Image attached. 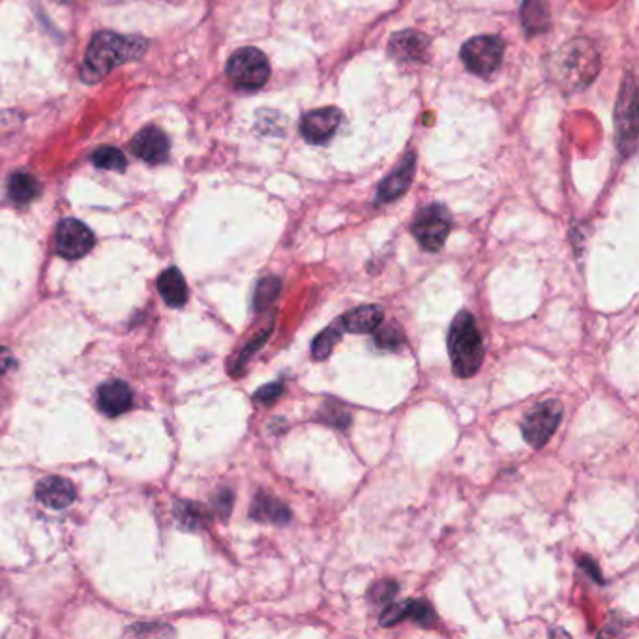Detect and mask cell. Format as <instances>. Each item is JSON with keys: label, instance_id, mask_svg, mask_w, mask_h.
<instances>
[{"label": "cell", "instance_id": "1", "mask_svg": "<svg viewBox=\"0 0 639 639\" xmlns=\"http://www.w3.org/2000/svg\"><path fill=\"white\" fill-rule=\"evenodd\" d=\"M146 42L135 36H118L115 33H98L88 44L81 75L86 83H96L116 66L137 60L145 55Z\"/></svg>", "mask_w": 639, "mask_h": 639}, {"label": "cell", "instance_id": "2", "mask_svg": "<svg viewBox=\"0 0 639 639\" xmlns=\"http://www.w3.org/2000/svg\"><path fill=\"white\" fill-rule=\"evenodd\" d=\"M448 354L452 370L460 379L473 377L484 360V342L474 317L469 312H460L454 317L448 330Z\"/></svg>", "mask_w": 639, "mask_h": 639}, {"label": "cell", "instance_id": "3", "mask_svg": "<svg viewBox=\"0 0 639 639\" xmlns=\"http://www.w3.org/2000/svg\"><path fill=\"white\" fill-rule=\"evenodd\" d=\"M554 68L564 88H585L598 74L600 58L591 44L575 40L561 47L555 55Z\"/></svg>", "mask_w": 639, "mask_h": 639}, {"label": "cell", "instance_id": "4", "mask_svg": "<svg viewBox=\"0 0 639 639\" xmlns=\"http://www.w3.org/2000/svg\"><path fill=\"white\" fill-rule=\"evenodd\" d=\"M227 75L242 90H259L270 77L268 58L255 47H242L229 58Z\"/></svg>", "mask_w": 639, "mask_h": 639}, {"label": "cell", "instance_id": "5", "mask_svg": "<svg viewBox=\"0 0 639 639\" xmlns=\"http://www.w3.org/2000/svg\"><path fill=\"white\" fill-rule=\"evenodd\" d=\"M452 216L443 205L424 206L413 220L411 231L425 252H439L450 235Z\"/></svg>", "mask_w": 639, "mask_h": 639}, {"label": "cell", "instance_id": "6", "mask_svg": "<svg viewBox=\"0 0 639 639\" xmlns=\"http://www.w3.org/2000/svg\"><path fill=\"white\" fill-rule=\"evenodd\" d=\"M564 409L557 400H544L534 405L522 422V434L529 446L542 448L559 428Z\"/></svg>", "mask_w": 639, "mask_h": 639}, {"label": "cell", "instance_id": "7", "mask_svg": "<svg viewBox=\"0 0 639 639\" xmlns=\"http://www.w3.org/2000/svg\"><path fill=\"white\" fill-rule=\"evenodd\" d=\"M504 44L497 36H476L462 47V60L469 72L476 75H492L503 63Z\"/></svg>", "mask_w": 639, "mask_h": 639}, {"label": "cell", "instance_id": "8", "mask_svg": "<svg viewBox=\"0 0 639 639\" xmlns=\"http://www.w3.org/2000/svg\"><path fill=\"white\" fill-rule=\"evenodd\" d=\"M95 246V235L83 222L63 220L56 231V252L65 259H81Z\"/></svg>", "mask_w": 639, "mask_h": 639}, {"label": "cell", "instance_id": "9", "mask_svg": "<svg viewBox=\"0 0 639 639\" xmlns=\"http://www.w3.org/2000/svg\"><path fill=\"white\" fill-rule=\"evenodd\" d=\"M617 141L623 155L630 156L635 148V95L632 75L623 81V90L617 105Z\"/></svg>", "mask_w": 639, "mask_h": 639}, {"label": "cell", "instance_id": "10", "mask_svg": "<svg viewBox=\"0 0 639 639\" xmlns=\"http://www.w3.org/2000/svg\"><path fill=\"white\" fill-rule=\"evenodd\" d=\"M342 125V113L336 107H324L304 115L300 132L308 143L324 145L338 132Z\"/></svg>", "mask_w": 639, "mask_h": 639}, {"label": "cell", "instance_id": "11", "mask_svg": "<svg viewBox=\"0 0 639 639\" xmlns=\"http://www.w3.org/2000/svg\"><path fill=\"white\" fill-rule=\"evenodd\" d=\"M132 152L146 164H164L169 156V139L160 128L146 126L134 137Z\"/></svg>", "mask_w": 639, "mask_h": 639}, {"label": "cell", "instance_id": "12", "mask_svg": "<svg viewBox=\"0 0 639 639\" xmlns=\"http://www.w3.org/2000/svg\"><path fill=\"white\" fill-rule=\"evenodd\" d=\"M75 488L68 478L47 476L38 482L36 497L38 501L53 510H63L75 501Z\"/></svg>", "mask_w": 639, "mask_h": 639}, {"label": "cell", "instance_id": "13", "mask_svg": "<svg viewBox=\"0 0 639 639\" xmlns=\"http://www.w3.org/2000/svg\"><path fill=\"white\" fill-rule=\"evenodd\" d=\"M428 49V38L420 35L418 30H404L394 35L388 45L390 55L400 63H420Z\"/></svg>", "mask_w": 639, "mask_h": 639}, {"label": "cell", "instance_id": "14", "mask_svg": "<svg viewBox=\"0 0 639 639\" xmlns=\"http://www.w3.org/2000/svg\"><path fill=\"white\" fill-rule=\"evenodd\" d=\"M414 162H416V156L411 152V155H407L404 162L398 165V169L381 182L377 192V203H390L407 192L414 175Z\"/></svg>", "mask_w": 639, "mask_h": 639}, {"label": "cell", "instance_id": "15", "mask_svg": "<svg viewBox=\"0 0 639 639\" xmlns=\"http://www.w3.org/2000/svg\"><path fill=\"white\" fill-rule=\"evenodd\" d=\"M100 409L107 416H118L132 409L134 394L125 381H109L98 390Z\"/></svg>", "mask_w": 639, "mask_h": 639}, {"label": "cell", "instance_id": "16", "mask_svg": "<svg viewBox=\"0 0 639 639\" xmlns=\"http://www.w3.org/2000/svg\"><path fill=\"white\" fill-rule=\"evenodd\" d=\"M250 517L255 522L274 524V525H287L291 522V510L282 501L274 499L268 494H257L250 506Z\"/></svg>", "mask_w": 639, "mask_h": 639}, {"label": "cell", "instance_id": "17", "mask_svg": "<svg viewBox=\"0 0 639 639\" xmlns=\"http://www.w3.org/2000/svg\"><path fill=\"white\" fill-rule=\"evenodd\" d=\"M383 319H384L383 308L375 306V304H368V306H358L347 312L342 317V323L345 326V332L370 334L383 323Z\"/></svg>", "mask_w": 639, "mask_h": 639}, {"label": "cell", "instance_id": "18", "mask_svg": "<svg viewBox=\"0 0 639 639\" xmlns=\"http://www.w3.org/2000/svg\"><path fill=\"white\" fill-rule=\"evenodd\" d=\"M158 291L171 308H182L188 300V285L178 268H167L158 280Z\"/></svg>", "mask_w": 639, "mask_h": 639}, {"label": "cell", "instance_id": "19", "mask_svg": "<svg viewBox=\"0 0 639 639\" xmlns=\"http://www.w3.org/2000/svg\"><path fill=\"white\" fill-rule=\"evenodd\" d=\"M345 332V326L342 323V319H336L330 326H326L323 332H319L314 344H312V356L314 360H324L332 354L334 347L342 340Z\"/></svg>", "mask_w": 639, "mask_h": 639}, {"label": "cell", "instance_id": "20", "mask_svg": "<svg viewBox=\"0 0 639 639\" xmlns=\"http://www.w3.org/2000/svg\"><path fill=\"white\" fill-rule=\"evenodd\" d=\"M8 194H10V199H12L14 203L25 205V203H30V201L38 197V194H40V185H38V180H36L33 175H28V173H15V175L10 178Z\"/></svg>", "mask_w": 639, "mask_h": 639}, {"label": "cell", "instance_id": "21", "mask_svg": "<svg viewBox=\"0 0 639 639\" xmlns=\"http://www.w3.org/2000/svg\"><path fill=\"white\" fill-rule=\"evenodd\" d=\"M522 21L529 35H540L550 25V14L544 5V0H524Z\"/></svg>", "mask_w": 639, "mask_h": 639}, {"label": "cell", "instance_id": "22", "mask_svg": "<svg viewBox=\"0 0 639 639\" xmlns=\"http://www.w3.org/2000/svg\"><path fill=\"white\" fill-rule=\"evenodd\" d=\"M282 293V280L276 276H266L259 280L255 293H254V310L263 312L266 310L270 304L276 300Z\"/></svg>", "mask_w": 639, "mask_h": 639}, {"label": "cell", "instance_id": "23", "mask_svg": "<svg viewBox=\"0 0 639 639\" xmlns=\"http://www.w3.org/2000/svg\"><path fill=\"white\" fill-rule=\"evenodd\" d=\"M374 332H375V345L379 349L395 353L405 345V334L395 323L379 324Z\"/></svg>", "mask_w": 639, "mask_h": 639}, {"label": "cell", "instance_id": "24", "mask_svg": "<svg viewBox=\"0 0 639 639\" xmlns=\"http://www.w3.org/2000/svg\"><path fill=\"white\" fill-rule=\"evenodd\" d=\"M93 162L96 164V167L100 169H107V171H116L123 173L126 169V156L125 152H120L115 146H102L95 152Z\"/></svg>", "mask_w": 639, "mask_h": 639}, {"label": "cell", "instance_id": "25", "mask_svg": "<svg viewBox=\"0 0 639 639\" xmlns=\"http://www.w3.org/2000/svg\"><path fill=\"white\" fill-rule=\"evenodd\" d=\"M407 619L422 628H434L437 623L432 604L425 600H407Z\"/></svg>", "mask_w": 639, "mask_h": 639}, {"label": "cell", "instance_id": "26", "mask_svg": "<svg viewBox=\"0 0 639 639\" xmlns=\"http://www.w3.org/2000/svg\"><path fill=\"white\" fill-rule=\"evenodd\" d=\"M315 418L323 424L332 425V428H336V430H347L349 424H351V414L344 407L332 404V402L324 404Z\"/></svg>", "mask_w": 639, "mask_h": 639}, {"label": "cell", "instance_id": "27", "mask_svg": "<svg viewBox=\"0 0 639 639\" xmlns=\"http://www.w3.org/2000/svg\"><path fill=\"white\" fill-rule=\"evenodd\" d=\"M176 517L186 529H199L203 525V522L206 520V514L203 512L201 506H197L194 503H185V504H178Z\"/></svg>", "mask_w": 639, "mask_h": 639}, {"label": "cell", "instance_id": "28", "mask_svg": "<svg viewBox=\"0 0 639 639\" xmlns=\"http://www.w3.org/2000/svg\"><path fill=\"white\" fill-rule=\"evenodd\" d=\"M270 334H272V326H268L266 330H263V332L259 334V336H255L254 340H250V344H248L245 349H242V353L238 354V360H236V364H235V370H236V372H240L242 368L246 366V362L266 344Z\"/></svg>", "mask_w": 639, "mask_h": 639}, {"label": "cell", "instance_id": "29", "mask_svg": "<svg viewBox=\"0 0 639 639\" xmlns=\"http://www.w3.org/2000/svg\"><path fill=\"white\" fill-rule=\"evenodd\" d=\"M400 591V585L395 584V582H390V580H383V582H377L370 591H368V598L374 602V604H388L395 594H398Z\"/></svg>", "mask_w": 639, "mask_h": 639}, {"label": "cell", "instance_id": "30", "mask_svg": "<svg viewBox=\"0 0 639 639\" xmlns=\"http://www.w3.org/2000/svg\"><path fill=\"white\" fill-rule=\"evenodd\" d=\"M402 621H407V600L384 607L381 617H379V623H381V626H384V628L395 626V624L402 623Z\"/></svg>", "mask_w": 639, "mask_h": 639}, {"label": "cell", "instance_id": "31", "mask_svg": "<svg viewBox=\"0 0 639 639\" xmlns=\"http://www.w3.org/2000/svg\"><path fill=\"white\" fill-rule=\"evenodd\" d=\"M282 394H284V383L282 381H274L270 384L261 386L255 392L254 400L257 404H261V405H272V404H276L282 398Z\"/></svg>", "mask_w": 639, "mask_h": 639}, {"label": "cell", "instance_id": "32", "mask_svg": "<svg viewBox=\"0 0 639 639\" xmlns=\"http://www.w3.org/2000/svg\"><path fill=\"white\" fill-rule=\"evenodd\" d=\"M233 503H235V495L229 488H224L222 492H218V495L215 497V510L222 515V517H229L231 510H233Z\"/></svg>", "mask_w": 639, "mask_h": 639}, {"label": "cell", "instance_id": "33", "mask_svg": "<svg viewBox=\"0 0 639 639\" xmlns=\"http://www.w3.org/2000/svg\"><path fill=\"white\" fill-rule=\"evenodd\" d=\"M577 566L584 568V570L589 574V577H591L593 582H596V584H604V575H602L600 566L596 564V561H594V559H591V557L584 555V557L577 559Z\"/></svg>", "mask_w": 639, "mask_h": 639}, {"label": "cell", "instance_id": "34", "mask_svg": "<svg viewBox=\"0 0 639 639\" xmlns=\"http://www.w3.org/2000/svg\"><path fill=\"white\" fill-rule=\"evenodd\" d=\"M15 364L12 353L6 349V347H0V375L6 374L12 366Z\"/></svg>", "mask_w": 639, "mask_h": 639}]
</instances>
